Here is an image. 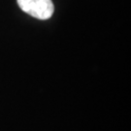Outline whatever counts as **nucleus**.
<instances>
[{"instance_id":"1","label":"nucleus","mask_w":131,"mask_h":131,"mask_svg":"<svg viewBox=\"0 0 131 131\" xmlns=\"http://www.w3.org/2000/svg\"><path fill=\"white\" fill-rule=\"evenodd\" d=\"M19 8L24 13L39 19H50L54 7L52 0H17Z\"/></svg>"}]
</instances>
